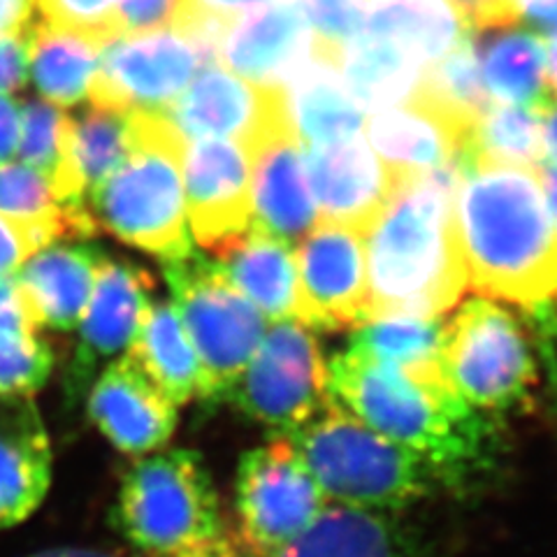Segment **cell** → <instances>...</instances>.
Returning <instances> with one entry per match:
<instances>
[{
	"mask_svg": "<svg viewBox=\"0 0 557 557\" xmlns=\"http://www.w3.org/2000/svg\"><path fill=\"white\" fill-rule=\"evenodd\" d=\"M450 214L467 286L525 309L557 302V233L539 170L460 161Z\"/></svg>",
	"mask_w": 557,
	"mask_h": 557,
	"instance_id": "obj_1",
	"label": "cell"
},
{
	"mask_svg": "<svg viewBox=\"0 0 557 557\" xmlns=\"http://www.w3.org/2000/svg\"><path fill=\"white\" fill-rule=\"evenodd\" d=\"M327 395L374 432L418 453L446 491H467L491 465L483 418L446 386L342 351L327 364Z\"/></svg>",
	"mask_w": 557,
	"mask_h": 557,
	"instance_id": "obj_2",
	"label": "cell"
},
{
	"mask_svg": "<svg viewBox=\"0 0 557 557\" xmlns=\"http://www.w3.org/2000/svg\"><path fill=\"white\" fill-rule=\"evenodd\" d=\"M460 163L405 177L364 235L372 313L442 317L467 288L453 233Z\"/></svg>",
	"mask_w": 557,
	"mask_h": 557,
	"instance_id": "obj_3",
	"label": "cell"
},
{
	"mask_svg": "<svg viewBox=\"0 0 557 557\" xmlns=\"http://www.w3.org/2000/svg\"><path fill=\"white\" fill-rule=\"evenodd\" d=\"M286 440L325 499L339 507L397 516L442 487L418 453L374 432L335 399Z\"/></svg>",
	"mask_w": 557,
	"mask_h": 557,
	"instance_id": "obj_4",
	"label": "cell"
},
{
	"mask_svg": "<svg viewBox=\"0 0 557 557\" xmlns=\"http://www.w3.org/2000/svg\"><path fill=\"white\" fill-rule=\"evenodd\" d=\"M131 116V151L89 200L98 231L156 258L177 260L194 251L186 216L182 133L165 114Z\"/></svg>",
	"mask_w": 557,
	"mask_h": 557,
	"instance_id": "obj_5",
	"label": "cell"
},
{
	"mask_svg": "<svg viewBox=\"0 0 557 557\" xmlns=\"http://www.w3.org/2000/svg\"><path fill=\"white\" fill-rule=\"evenodd\" d=\"M112 525L139 557L177 555L228 528L202 458L186 448L135 460L119 485Z\"/></svg>",
	"mask_w": 557,
	"mask_h": 557,
	"instance_id": "obj_6",
	"label": "cell"
},
{
	"mask_svg": "<svg viewBox=\"0 0 557 557\" xmlns=\"http://www.w3.org/2000/svg\"><path fill=\"white\" fill-rule=\"evenodd\" d=\"M172 307L207 376V399H228L265 335V319L223 276L214 258L190 251L165 260Z\"/></svg>",
	"mask_w": 557,
	"mask_h": 557,
	"instance_id": "obj_7",
	"label": "cell"
},
{
	"mask_svg": "<svg viewBox=\"0 0 557 557\" xmlns=\"http://www.w3.org/2000/svg\"><path fill=\"white\" fill-rule=\"evenodd\" d=\"M442 370L465 405L485 411L520 407L539 381L522 327L487 298L465 302L444 325Z\"/></svg>",
	"mask_w": 557,
	"mask_h": 557,
	"instance_id": "obj_8",
	"label": "cell"
},
{
	"mask_svg": "<svg viewBox=\"0 0 557 557\" xmlns=\"http://www.w3.org/2000/svg\"><path fill=\"white\" fill-rule=\"evenodd\" d=\"M327 499L288 440L244 453L235 479V536L251 557H272L317 520Z\"/></svg>",
	"mask_w": 557,
	"mask_h": 557,
	"instance_id": "obj_9",
	"label": "cell"
},
{
	"mask_svg": "<svg viewBox=\"0 0 557 557\" xmlns=\"http://www.w3.org/2000/svg\"><path fill=\"white\" fill-rule=\"evenodd\" d=\"M207 61H216L214 49L180 28L119 35L102 47L86 100L124 114H165Z\"/></svg>",
	"mask_w": 557,
	"mask_h": 557,
	"instance_id": "obj_10",
	"label": "cell"
},
{
	"mask_svg": "<svg viewBox=\"0 0 557 557\" xmlns=\"http://www.w3.org/2000/svg\"><path fill=\"white\" fill-rule=\"evenodd\" d=\"M228 399L278 440L290 437L330 399L317 337L298 321L272 323Z\"/></svg>",
	"mask_w": 557,
	"mask_h": 557,
	"instance_id": "obj_11",
	"label": "cell"
},
{
	"mask_svg": "<svg viewBox=\"0 0 557 557\" xmlns=\"http://www.w3.org/2000/svg\"><path fill=\"white\" fill-rule=\"evenodd\" d=\"M184 139L223 137L253 151L268 137L293 131L282 86H263L207 61L165 112Z\"/></svg>",
	"mask_w": 557,
	"mask_h": 557,
	"instance_id": "obj_12",
	"label": "cell"
},
{
	"mask_svg": "<svg viewBox=\"0 0 557 557\" xmlns=\"http://www.w3.org/2000/svg\"><path fill=\"white\" fill-rule=\"evenodd\" d=\"M298 268V323L317 330H348L370 317L364 235L319 221L293 247Z\"/></svg>",
	"mask_w": 557,
	"mask_h": 557,
	"instance_id": "obj_13",
	"label": "cell"
},
{
	"mask_svg": "<svg viewBox=\"0 0 557 557\" xmlns=\"http://www.w3.org/2000/svg\"><path fill=\"white\" fill-rule=\"evenodd\" d=\"M182 174L190 237L205 249L251 228L253 161L247 145L223 137L186 139Z\"/></svg>",
	"mask_w": 557,
	"mask_h": 557,
	"instance_id": "obj_14",
	"label": "cell"
},
{
	"mask_svg": "<svg viewBox=\"0 0 557 557\" xmlns=\"http://www.w3.org/2000/svg\"><path fill=\"white\" fill-rule=\"evenodd\" d=\"M153 278L133 263L102 258L91 300L77 323L75 356L65 372L67 405L89 393L100 368L124 356L151 305Z\"/></svg>",
	"mask_w": 557,
	"mask_h": 557,
	"instance_id": "obj_15",
	"label": "cell"
},
{
	"mask_svg": "<svg viewBox=\"0 0 557 557\" xmlns=\"http://www.w3.org/2000/svg\"><path fill=\"white\" fill-rule=\"evenodd\" d=\"M86 409L104 440L135 458L161 450L177 430V405L128 356L98 372Z\"/></svg>",
	"mask_w": 557,
	"mask_h": 557,
	"instance_id": "obj_16",
	"label": "cell"
},
{
	"mask_svg": "<svg viewBox=\"0 0 557 557\" xmlns=\"http://www.w3.org/2000/svg\"><path fill=\"white\" fill-rule=\"evenodd\" d=\"M307 172L319 221L368 235L399 182L360 133L339 143L307 147Z\"/></svg>",
	"mask_w": 557,
	"mask_h": 557,
	"instance_id": "obj_17",
	"label": "cell"
},
{
	"mask_svg": "<svg viewBox=\"0 0 557 557\" xmlns=\"http://www.w3.org/2000/svg\"><path fill=\"white\" fill-rule=\"evenodd\" d=\"M311 47L309 24L295 0H268L223 28L216 61L244 79L284 89L311 59Z\"/></svg>",
	"mask_w": 557,
	"mask_h": 557,
	"instance_id": "obj_18",
	"label": "cell"
},
{
	"mask_svg": "<svg viewBox=\"0 0 557 557\" xmlns=\"http://www.w3.org/2000/svg\"><path fill=\"white\" fill-rule=\"evenodd\" d=\"M51 444L33 395H0V530L40 509L51 485Z\"/></svg>",
	"mask_w": 557,
	"mask_h": 557,
	"instance_id": "obj_19",
	"label": "cell"
},
{
	"mask_svg": "<svg viewBox=\"0 0 557 557\" xmlns=\"http://www.w3.org/2000/svg\"><path fill=\"white\" fill-rule=\"evenodd\" d=\"M251 161V225L295 247L321 219L309 184L305 147L293 131H282L258 145Z\"/></svg>",
	"mask_w": 557,
	"mask_h": 557,
	"instance_id": "obj_20",
	"label": "cell"
},
{
	"mask_svg": "<svg viewBox=\"0 0 557 557\" xmlns=\"http://www.w3.org/2000/svg\"><path fill=\"white\" fill-rule=\"evenodd\" d=\"M104 253L89 239H59L35 251L14 274L38 327L75 330L91 300Z\"/></svg>",
	"mask_w": 557,
	"mask_h": 557,
	"instance_id": "obj_21",
	"label": "cell"
},
{
	"mask_svg": "<svg viewBox=\"0 0 557 557\" xmlns=\"http://www.w3.org/2000/svg\"><path fill=\"white\" fill-rule=\"evenodd\" d=\"M364 139L397 180L460 163L467 151V137L416 100L364 119Z\"/></svg>",
	"mask_w": 557,
	"mask_h": 557,
	"instance_id": "obj_22",
	"label": "cell"
},
{
	"mask_svg": "<svg viewBox=\"0 0 557 557\" xmlns=\"http://www.w3.org/2000/svg\"><path fill=\"white\" fill-rule=\"evenodd\" d=\"M216 265L265 321H298L300 290L293 247L251 228L212 249Z\"/></svg>",
	"mask_w": 557,
	"mask_h": 557,
	"instance_id": "obj_23",
	"label": "cell"
},
{
	"mask_svg": "<svg viewBox=\"0 0 557 557\" xmlns=\"http://www.w3.org/2000/svg\"><path fill=\"white\" fill-rule=\"evenodd\" d=\"M272 557H428V548L395 513L327 504L298 539Z\"/></svg>",
	"mask_w": 557,
	"mask_h": 557,
	"instance_id": "obj_24",
	"label": "cell"
},
{
	"mask_svg": "<svg viewBox=\"0 0 557 557\" xmlns=\"http://www.w3.org/2000/svg\"><path fill=\"white\" fill-rule=\"evenodd\" d=\"M284 100L293 135L305 149L362 133L364 112L348 94L335 63L311 54L284 84Z\"/></svg>",
	"mask_w": 557,
	"mask_h": 557,
	"instance_id": "obj_25",
	"label": "cell"
},
{
	"mask_svg": "<svg viewBox=\"0 0 557 557\" xmlns=\"http://www.w3.org/2000/svg\"><path fill=\"white\" fill-rule=\"evenodd\" d=\"M124 356L177 407L209 397L205 370L172 302L151 300Z\"/></svg>",
	"mask_w": 557,
	"mask_h": 557,
	"instance_id": "obj_26",
	"label": "cell"
},
{
	"mask_svg": "<svg viewBox=\"0 0 557 557\" xmlns=\"http://www.w3.org/2000/svg\"><path fill=\"white\" fill-rule=\"evenodd\" d=\"M16 161L42 174L70 214L94 221L75 163V114L42 98L24 100Z\"/></svg>",
	"mask_w": 557,
	"mask_h": 557,
	"instance_id": "obj_27",
	"label": "cell"
},
{
	"mask_svg": "<svg viewBox=\"0 0 557 557\" xmlns=\"http://www.w3.org/2000/svg\"><path fill=\"white\" fill-rule=\"evenodd\" d=\"M442 317L372 313L356 325L346 351L388 364L416 381L448 388L442 370Z\"/></svg>",
	"mask_w": 557,
	"mask_h": 557,
	"instance_id": "obj_28",
	"label": "cell"
},
{
	"mask_svg": "<svg viewBox=\"0 0 557 557\" xmlns=\"http://www.w3.org/2000/svg\"><path fill=\"white\" fill-rule=\"evenodd\" d=\"M495 30L476 51L487 98L497 104L546 110L553 96L546 79L544 35L518 26Z\"/></svg>",
	"mask_w": 557,
	"mask_h": 557,
	"instance_id": "obj_29",
	"label": "cell"
},
{
	"mask_svg": "<svg viewBox=\"0 0 557 557\" xmlns=\"http://www.w3.org/2000/svg\"><path fill=\"white\" fill-rule=\"evenodd\" d=\"M104 45L108 42L45 22L30 24L28 77L40 98L65 110L89 98Z\"/></svg>",
	"mask_w": 557,
	"mask_h": 557,
	"instance_id": "obj_30",
	"label": "cell"
},
{
	"mask_svg": "<svg viewBox=\"0 0 557 557\" xmlns=\"http://www.w3.org/2000/svg\"><path fill=\"white\" fill-rule=\"evenodd\" d=\"M362 28L407 51L423 67L472 35L448 0H370Z\"/></svg>",
	"mask_w": 557,
	"mask_h": 557,
	"instance_id": "obj_31",
	"label": "cell"
},
{
	"mask_svg": "<svg viewBox=\"0 0 557 557\" xmlns=\"http://www.w3.org/2000/svg\"><path fill=\"white\" fill-rule=\"evenodd\" d=\"M423 65L381 35L360 28L346 45L339 73L362 112H379L407 102L423 75Z\"/></svg>",
	"mask_w": 557,
	"mask_h": 557,
	"instance_id": "obj_32",
	"label": "cell"
},
{
	"mask_svg": "<svg viewBox=\"0 0 557 557\" xmlns=\"http://www.w3.org/2000/svg\"><path fill=\"white\" fill-rule=\"evenodd\" d=\"M409 100L421 102L444 116L450 126H456L467 137L469 145V135H472L476 121L491 108V98L481 82L472 35H467L446 57L423 70L421 82Z\"/></svg>",
	"mask_w": 557,
	"mask_h": 557,
	"instance_id": "obj_33",
	"label": "cell"
},
{
	"mask_svg": "<svg viewBox=\"0 0 557 557\" xmlns=\"http://www.w3.org/2000/svg\"><path fill=\"white\" fill-rule=\"evenodd\" d=\"M544 112L491 102L469 135L462 161L476 159L539 170L544 165Z\"/></svg>",
	"mask_w": 557,
	"mask_h": 557,
	"instance_id": "obj_34",
	"label": "cell"
},
{
	"mask_svg": "<svg viewBox=\"0 0 557 557\" xmlns=\"http://www.w3.org/2000/svg\"><path fill=\"white\" fill-rule=\"evenodd\" d=\"M0 214L42 225L61 239H91L98 233V225L91 219L70 214L42 174L22 161L0 165Z\"/></svg>",
	"mask_w": 557,
	"mask_h": 557,
	"instance_id": "obj_35",
	"label": "cell"
},
{
	"mask_svg": "<svg viewBox=\"0 0 557 557\" xmlns=\"http://www.w3.org/2000/svg\"><path fill=\"white\" fill-rule=\"evenodd\" d=\"M131 151V116L91 108L75 116V163L89 205Z\"/></svg>",
	"mask_w": 557,
	"mask_h": 557,
	"instance_id": "obj_36",
	"label": "cell"
},
{
	"mask_svg": "<svg viewBox=\"0 0 557 557\" xmlns=\"http://www.w3.org/2000/svg\"><path fill=\"white\" fill-rule=\"evenodd\" d=\"M54 368V354L42 335L0 330V395H35Z\"/></svg>",
	"mask_w": 557,
	"mask_h": 557,
	"instance_id": "obj_37",
	"label": "cell"
},
{
	"mask_svg": "<svg viewBox=\"0 0 557 557\" xmlns=\"http://www.w3.org/2000/svg\"><path fill=\"white\" fill-rule=\"evenodd\" d=\"M116 5L119 0H35L45 24L89 35L100 42L119 38Z\"/></svg>",
	"mask_w": 557,
	"mask_h": 557,
	"instance_id": "obj_38",
	"label": "cell"
},
{
	"mask_svg": "<svg viewBox=\"0 0 557 557\" xmlns=\"http://www.w3.org/2000/svg\"><path fill=\"white\" fill-rule=\"evenodd\" d=\"M263 3L268 0H186V16L180 30L196 35L216 54V40L223 28Z\"/></svg>",
	"mask_w": 557,
	"mask_h": 557,
	"instance_id": "obj_39",
	"label": "cell"
},
{
	"mask_svg": "<svg viewBox=\"0 0 557 557\" xmlns=\"http://www.w3.org/2000/svg\"><path fill=\"white\" fill-rule=\"evenodd\" d=\"M59 239L61 237L54 231L42 228V225L0 214V278L14 276L35 251Z\"/></svg>",
	"mask_w": 557,
	"mask_h": 557,
	"instance_id": "obj_40",
	"label": "cell"
},
{
	"mask_svg": "<svg viewBox=\"0 0 557 557\" xmlns=\"http://www.w3.org/2000/svg\"><path fill=\"white\" fill-rule=\"evenodd\" d=\"M186 0H119L116 33H147L161 28H182Z\"/></svg>",
	"mask_w": 557,
	"mask_h": 557,
	"instance_id": "obj_41",
	"label": "cell"
},
{
	"mask_svg": "<svg viewBox=\"0 0 557 557\" xmlns=\"http://www.w3.org/2000/svg\"><path fill=\"white\" fill-rule=\"evenodd\" d=\"M469 30H495L518 24L516 0H448Z\"/></svg>",
	"mask_w": 557,
	"mask_h": 557,
	"instance_id": "obj_42",
	"label": "cell"
},
{
	"mask_svg": "<svg viewBox=\"0 0 557 557\" xmlns=\"http://www.w3.org/2000/svg\"><path fill=\"white\" fill-rule=\"evenodd\" d=\"M28 82V28L0 38V94H20Z\"/></svg>",
	"mask_w": 557,
	"mask_h": 557,
	"instance_id": "obj_43",
	"label": "cell"
},
{
	"mask_svg": "<svg viewBox=\"0 0 557 557\" xmlns=\"http://www.w3.org/2000/svg\"><path fill=\"white\" fill-rule=\"evenodd\" d=\"M0 330H3V333L28 337L40 335V327L33 321L14 276L0 278Z\"/></svg>",
	"mask_w": 557,
	"mask_h": 557,
	"instance_id": "obj_44",
	"label": "cell"
},
{
	"mask_svg": "<svg viewBox=\"0 0 557 557\" xmlns=\"http://www.w3.org/2000/svg\"><path fill=\"white\" fill-rule=\"evenodd\" d=\"M22 133V100L0 94V165L16 161Z\"/></svg>",
	"mask_w": 557,
	"mask_h": 557,
	"instance_id": "obj_45",
	"label": "cell"
},
{
	"mask_svg": "<svg viewBox=\"0 0 557 557\" xmlns=\"http://www.w3.org/2000/svg\"><path fill=\"white\" fill-rule=\"evenodd\" d=\"M170 557H251V555L242 548L233 528H225L219 536L209 539V542Z\"/></svg>",
	"mask_w": 557,
	"mask_h": 557,
	"instance_id": "obj_46",
	"label": "cell"
},
{
	"mask_svg": "<svg viewBox=\"0 0 557 557\" xmlns=\"http://www.w3.org/2000/svg\"><path fill=\"white\" fill-rule=\"evenodd\" d=\"M33 10L35 0H0V38L30 28Z\"/></svg>",
	"mask_w": 557,
	"mask_h": 557,
	"instance_id": "obj_47",
	"label": "cell"
},
{
	"mask_svg": "<svg viewBox=\"0 0 557 557\" xmlns=\"http://www.w3.org/2000/svg\"><path fill=\"white\" fill-rule=\"evenodd\" d=\"M518 22H530L534 26H557V0H516Z\"/></svg>",
	"mask_w": 557,
	"mask_h": 557,
	"instance_id": "obj_48",
	"label": "cell"
},
{
	"mask_svg": "<svg viewBox=\"0 0 557 557\" xmlns=\"http://www.w3.org/2000/svg\"><path fill=\"white\" fill-rule=\"evenodd\" d=\"M26 557H139L137 553L112 550V548H89V546H57L30 553Z\"/></svg>",
	"mask_w": 557,
	"mask_h": 557,
	"instance_id": "obj_49",
	"label": "cell"
},
{
	"mask_svg": "<svg viewBox=\"0 0 557 557\" xmlns=\"http://www.w3.org/2000/svg\"><path fill=\"white\" fill-rule=\"evenodd\" d=\"M544 165L557 168V102L544 112Z\"/></svg>",
	"mask_w": 557,
	"mask_h": 557,
	"instance_id": "obj_50",
	"label": "cell"
},
{
	"mask_svg": "<svg viewBox=\"0 0 557 557\" xmlns=\"http://www.w3.org/2000/svg\"><path fill=\"white\" fill-rule=\"evenodd\" d=\"M539 177H542V188H544V196H546L548 214H550V221H553V228L557 233V168L542 165V168H539Z\"/></svg>",
	"mask_w": 557,
	"mask_h": 557,
	"instance_id": "obj_51",
	"label": "cell"
},
{
	"mask_svg": "<svg viewBox=\"0 0 557 557\" xmlns=\"http://www.w3.org/2000/svg\"><path fill=\"white\" fill-rule=\"evenodd\" d=\"M546 42V79L553 102H557V26L544 35Z\"/></svg>",
	"mask_w": 557,
	"mask_h": 557,
	"instance_id": "obj_52",
	"label": "cell"
}]
</instances>
